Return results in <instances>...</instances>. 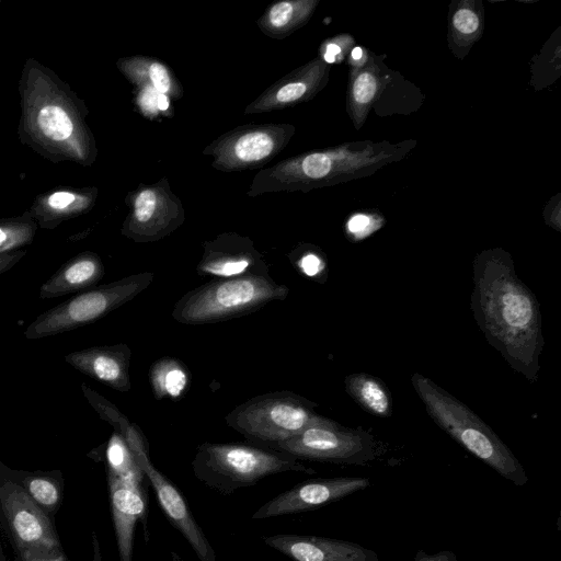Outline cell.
<instances>
[{
    "instance_id": "obj_36",
    "label": "cell",
    "mask_w": 561,
    "mask_h": 561,
    "mask_svg": "<svg viewBox=\"0 0 561 561\" xmlns=\"http://www.w3.org/2000/svg\"><path fill=\"white\" fill-rule=\"evenodd\" d=\"M20 256V254H0V274L10 270L19 261Z\"/></svg>"
},
{
    "instance_id": "obj_11",
    "label": "cell",
    "mask_w": 561,
    "mask_h": 561,
    "mask_svg": "<svg viewBox=\"0 0 561 561\" xmlns=\"http://www.w3.org/2000/svg\"><path fill=\"white\" fill-rule=\"evenodd\" d=\"M184 219L181 201L162 179L135 192L123 233L136 242H154L171 234Z\"/></svg>"
},
{
    "instance_id": "obj_30",
    "label": "cell",
    "mask_w": 561,
    "mask_h": 561,
    "mask_svg": "<svg viewBox=\"0 0 561 561\" xmlns=\"http://www.w3.org/2000/svg\"><path fill=\"white\" fill-rule=\"evenodd\" d=\"M454 26L462 34H471L477 31L479 19L473 11L460 9L454 15Z\"/></svg>"
},
{
    "instance_id": "obj_17",
    "label": "cell",
    "mask_w": 561,
    "mask_h": 561,
    "mask_svg": "<svg viewBox=\"0 0 561 561\" xmlns=\"http://www.w3.org/2000/svg\"><path fill=\"white\" fill-rule=\"evenodd\" d=\"M130 358L131 350L125 343L91 346L64 356L65 362L78 371L121 392L131 388Z\"/></svg>"
},
{
    "instance_id": "obj_38",
    "label": "cell",
    "mask_w": 561,
    "mask_h": 561,
    "mask_svg": "<svg viewBox=\"0 0 561 561\" xmlns=\"http://www.w3.org/2000/svg\"><path fill=\"white\" fill-rule=\"evenodd\" d=\"M352 57L354 59H359L362 57V49L359 47H355L352 51Z\"/></svg>"
},
{
    "instance_id": "obj_39",
    "label": "cell",
    "mask_w": 561,
    "mask_h": 561,
    "mask_svg": "<svg viewBox=\"0 0 561 561\" xmlns=\"http://www.w3.org/2000/svg\"><path fill=\"white\" fill-rule=\"evenodd\" d=\"M171 561H185L175 551L171 552Z\"/></svg>"
},
{
    "instance_id": "obj_10",
    "label": "cell",
    "mask_w": 561,
    "mask_h": 561,
    "mask_svg": "<svg viewBox=\"0 0 561 561\" xmlns=\"http://www.w3.org/2000/svg\"><path fill=\"white\" fill-rule=\"evenodd\" d=\"M123 438L136 463L152 485L157 501L170 524L186 539L199 561H218L214 548L194 518L181 491L152 465L147 439L138 425L133 424Z\"/></svg>"
},
{
    "instance_id": "obj_7",
    "label": "cell",
    "mask_w": 561,
    "mask_h": 561,
    "mask_svg": "<svg viewBox=\"0 0 561 561\" xmlns=\"http://www.w3.org/2000/svg\"><path fill=\"white\" fill-rule=\"evenodd\" d=\"M271 448L298 460L348 465L366 463L378 454V444L371 434L344 427L330 419L313 424Z\"/></svg>"
},
{
    "instance_id": "obj_12",
    "label": "cell",
    "mask_w": 561,
    "mask_h": 561,
    "mask_svg": "<svg viewBox=\"0 0 561 561\" xmlns=\"http://www.w3.org/2000/svg\"><path fill=\"white\" fill-rule=\"evenodd\" d=\"M369 485L370 480L362 477L307 480L268 500L253 513L252 518L264 519L317 510Z\"/></svg>"
},
{
    "instance_id": "obj_23",
    "label": "cell",
    "mask_w": 561,
    "mask_h": 561,
    "mask_svg": "<svg viewBox=\"0 0 561 561\" xmlns=\"http://www.w3.org/2000/svg\"><path fill=\"white\" fill-rule=\"evenodd\" d=\"M149 381L157 400H180L191 383V373L181 362L172 357H162L152 363Z\"/></svg>"
},
{
    "instance_id": "obj_31",
    "label": "cell",
    "mask_w": 561,
    "mask_h": 561,
    "mask_svg": "<svg viewBox=\"0 0 561 561\" xmlns=\"http://www.w3.org/2000/svg\"><path fill=\"white\" fill-rule=\"evenodd\" d=\"M347 229L350 233L356 236L357 238H363L364 236L370 233L375 228L371 222L370 217L358 214L353 216L347 222Z\"/></svg>"
},
{
    "instance_id": "obj_5",
    "label": "cell",
    "mask_w": 561,
    "mask_h": 561,
    "mask_svg": "<svg viewBox=\"0 0 561 561\" xmlns=\"http://www.w3.org/2000/svg\"><path fill=\"white\" fill-rule=\"evenodd\" d=\"M317 403L291 391L253 397L225 416L228 426L247 439L270 448L328 417L316 413Z\"/></svg>"
},
{
    "instance_id": "obj_2",
    "label": "cell",
    "mask_w": 561,
    "mask_h": 561,
    "mask_svg": "<svg viewBox=\"0 0 561 561\" xmlns=\"http://www.w3.org/2000/svg\"><path fill=\"white\" fill-rule=\"evenodd\" d=\"M411 382L427 414L443 431L515 485L528 482L524 467L511 449L465 403L420 373L412 375Z\"/></svg>"
},
{
    "instance_id": "obj_32",
    "label": "cell",
    "mask_w": 561,
    "mask_h": 561,
    "mask_svg": "<svg viewBox=\"0 0 561 561\" xmlns=\"http://www.w3.org/2000/svg\"><path fill=\"white\" fill-rule=\"evenodd\" d=\"M413 561H458V558L456 553L450 550L428 553L421 549L415 553Z\"/></svg>"
},
{
    "instance_id": "obj_24",
    "label": "cell",
    "mask_w": 561,
    "mask_h": 561,
    "mask_svg": "<svg viewBox=\"0 0 561 561\" xmlns=\"http://www.w3.org/2000/svg\"><path fill=\"white\" fill-rule=\"evenodd\" d=\"M107 472L129 476L141 472L125 439L114 431L106 445Z\"/></svg>"
},
{
    "instance_id": "obj_6",
    "label": "cell",
    "mask_w": 561,
    "mask_h": 561,
    "mask_svg": "<svg viewBox=\"0 0 561 561\" xmlns=\"http://www.w3.org/2000/svg\"><path fill=\"white\" fill-rule=\"evenodd\" d=\"M153 278L152 272H142L81 291L37 316L24 335L38 340L95 322L138 296Z\"/></svg>"
},
{
    "instance_id": "obj_15",
    "label": "cell",
    "mask_w": 561,
    "mask_h": 561,
    "mask_svg": "<svg viewBox=\"0 0 561 561\" xmlns=\"http://www.w3.org/2000/svg\"><path fill=\"white\" fill-rule=\"evenodd\" d=\"M114 528L121 561H131L134 531L141 522L146 540L147 530V478L144 472L117 476L107 472Z\"/></svg>"
},
{
    "instance_id": "obj_13",
    "label": "cell",
    "mask_w": 561,
    "mask_h": 561,
    "mask_svg": "<svg viewBox=\"0 0 561 561\" xmlns=\"http://www.w3.org/2000/svg\"><path fill=\"white\" fill-rule=\"evenodd\" d=\"M3 510L22 553L53 557L60 553L58 539L33 499L13 483L4 485Z\"/></svg>"
},
{
    "instance_id": "obj_21",
    "label": "cell",
    "mask_w": 561,
    "mask_h": 561,
    "mask_svg": "<svg viewBox=\"0 0 561 561\" xmlns=\"http://www.w3.org/2000/svg\"><path fill=\"white\" fill-rule=\"evenodd\" d=\"M317 3L316 0L275 2L259 19L257 26L268 37L285 38L310 19Z\"/></svg>"
},
{
    "instance_id": "obj_29",
    "label": "cell",
    "mask_w": 561,
    "mask_h": 561,
    "mask_svg": "<svg viewBox=\"0 0 561 561\" xmlns=\"http://www.w3.org/2000/svg\"><path fill=\"white\" fill-rule=\"evenodd\" d=\"M377 91V80L370 72L360 73L353 84V98L358 104L369 103Z\"/></svg>"
},
{
    "instance_id": "obj_3",
    "label": "cell",
    "mask_w": 561,
    "mask_h": 561,
    "mask_svg": "<svg viewBox=\"0 0 561 561\" xmlns=\"http://www.w3.org/2000/svg\"><path fill=\"white\" fill-rule=\"evenodd\" d=\"M192 470L203 484L224 495L252 486L268 476L316 472L295 457L273 448L210 442L197 446Z\"/></svg>"
},
{
    "instance_id": "obj_33",
    "label": "cell",
    "mask_w": 561,
    "mask_h": 561,
    "mask_svg": "<svg viewBox=\"0 0 561 561\" xmlns=\"http://www.w3.org/2000/svg\"><path fill=\"white\" fill-rule=\"evenodd\" d=\"M73 199L75 196L68 192H57L49 197L48 203L56 209H62L71 204Z\"/></svg>"
},
{
    "instance_id": "obj_25",
    "label": "cell",
    "mask_w": 561,
    "mask_h": 561,
    "mask_svg": "<svg viewBox=\"0 0 561 561\" xmlns=\"http://www.w3.org/2000/svg\"><path fill=\"white\" fill-rule=\"evenodd\" d=\"M37 123L41 130L54 140H64L72 131V123L62 108L48 105L41 110Z\"/></svg>"
},
{
    "instance_id": "obj_26",
    "label": "cell",
    "mask_w": 561,
    "mask_h": 561,
    "mask_svg": "<svg viewBox=\"0 0 561 561\" xmlns=\"http://www.w3.org/2000/svg\"><path fill=\"white\" fill-rule=\"evenodd\" d=\"M290 263L305 277L319 283L327 279V263L323 256L314 250L295 249L288 254Z\"/></svg>"
},
{
    "instance_id": "obj_1",
    "label": "cell",
    "mask_w": 561,
    "mask_h": 561,
    "mask_svg": "<svg viewBox=\"0 0 561 561\" xmlns=\"http://www.w3.org/2000/svg\"><path fill=\"white\" fill-rule=\"evenodd\" d=\"M472 279L471 310L485 339L516 373L537 381L545 342L536 297L500 251L474 260Z\"/></svg>"
},
{
    "instance_id": "obj_8",
    "label": "cell",
    "mask_w": 561,
    "mask_h": 561,
    "mask_svg": "<svg viewBox=\"0 0 561 561\" xmlns=\"http://www.w3.org/2000/svg\"><path fill=\"white\" fill-rule=\"evenodd\" d=\"M294 134L288 123L248 124L221 135L203 153L211 156V167L222 172L257 169L273 160Z\"/></svg>"
},
{
    "instance_id": "obj_28",
    "label": "cell",
    "mask_w": 561,
    "mask_h": 561,
    "mask_svg": "<svg viewBox=\"0 0 561 561\" xmlns=\"http://www.w3.org/2000/svg\"><path fill=\"white\" fill-rule=\"evenodd\" d=\"M138 104L144 115L153 117L159 113L168 112L170 99L152 89H140Z\"/></svg>"
},
{
    "instance_id": "obj_16",
    "label": "cell",
    "mask_w": 561,
    "mask_h": 561,
    "mask_svg": "<svg viewBox=\"0 0 561 561\" xmlns=\"http://www.w3.org/2000/svg\"><path fill=\"white\" fill-rule=\"evenodd\" d=\"M262 539L266 546L294 561H379L376 551L346 540L296 534H279Z\"/></svg>"
},
{
    "instance_id": "obj_14",
    "label": "cell",
    "mask_w": 561,
    "mask_h": 561,
    "mask_svg": "<svg viewBox=\"0 0 561 561\" xmlns=\"http://www.w3.org/2000/svg\"><path fill=\"white\" fill-rule=\"evenodd\" d=\"M196 266L202 277L233 278L247 274H268V266L253 241L237 232H224L203 244Z\"/></svg>"
},
{
    "instance_id": "obj_19",
    "label": "cell",
    "mask_w": 561,
    "mask_h": 561,
    "mask_svg": "<svg viewBox=\"0 0 561 561\" xmlns=\"http://www.w3.org/2000/svg\"><path fill=\"white\" fill-rule=\"evenodd\" d=\"M105 268L94 253H83L65 263L39 288L43 299L76 294L95 287L103 278Z\"/></svg>"
},
{
    "instance_id": "obj_9",
    "label": "cell",
    "mask_w": 561,
    "mask_h": 561,
    "mask_svg": "<svg viewBox=\"0 0 561 561\" xmlns=\"http://www.w3.org/2000/svg\"><path fill=\"white\" fill-rule=\"evenodd\" d=\"M355 165V157L344 149L312 151L262 169L248 191L251 197L265 193L308 191Z\"/></svg>"
},
{
    "instance_id": "obj_37",
    "label": "cell",
    "mask_w": 561,
    "mask_h": 561,
    "mask_svg": "<svg viewBox=\"0 0 561 561\" xmlns=\"http://www.w3.org/2000/svg\"><path fill=\"white\" fill-rule=\"evenodd\" d=\"M23 558L25 561H66L61 553L53 557H38L28 553H23Z\"/></svg>"
},
{
    "instance_id": "obj_35",
    "label": "cell",
    "mask_w": 561,
    "mask_h": 561,
    "mask_svg": "<svg viewBox=\"0 0 561 561\" xmlns=\"http://www.w3.org/2000/svg\"><path fill=\"white\" fill-rule=\"evenodd\" d=\"M341 47L336 43H329L325 46L323 61L328 64L334 62L336 60V57L341 54Z\"/></svg>"
},
{
    "instance_id": "obj_4",
    "label": "cell",
    "mask_w": 561,
    "mask_h": 561,
    "mask_svg": "<svg viewBox=\"0 0 561 561\" xmlns=\"http://www.w3.org/2000/svg\"><path fill=\"white\" fill-rule=\"evenodd\" d=\"M288 294L289 288L275 283L270 274L211 279L183 295L171 316L183 324L216 323L255 312Z\"/></svg>"
},
{
    "instance_id": "obj_34",
    "label": "cell",
    "mask_w": 561,
    "mask_h": 561,
    "mask_svg": "<svg viewBox=\"0 0 561 561\" xmlns=\"http://www.w3.org/2000/svg\"><path fill=\"white\" fill-rule=\"evenodd\" d=\"M21 240L22 238L14 237L8 233L5 229L0 227V254L2 250L18 245Z\"/></svg>"
},
{
    "instance_id": "obj_27",
    "label": "cell",
    "mask_w": 561,
    "mask_h": 561,
    "mask_svg": "<svg viewBox=\"0 0 561 561\" xmlns=\"http://www.w3.org/2000/svg\"><path fill=\"white\" fill-rule=\"evenodd\" d=\"M28 495L44 507H55L59 501V491L54 480L47 477L31 476L24 480Z\"/></svg>"
},
{
    "instance_id": "obj_20",
    "label": "cell",
    "mask_w": 561,
    "mask_h": 561,
    "mask_svg": "<svg viewBox=\"0 0 561 561\" xmlns=\"http://www.w3.org/2000/svg\"><path fill=\"white\" fill-rule=\"evenodd\" d=\"M122 70L140 89H152L169 99H180L183 94L182 85L172 70L159 59L131 57L122 62Z\"/></svg>"
},
{
    "instance_id": "obj_22",
    "label": "cell",
    "mask_w": 561,
    "mask_h": 561,
    "mask_svg": "<svg viewBox=\"0 0 561 561\" xmlns=\"http://www.w3.org/2000/svg\"><path fill=\"white\" fill-rule=\"evenodd\" d=\"M346 392L367 412L388 417L392 412V399L386 385L368 374L356 373L345 377Z\"/></svg>"
},
{
    "instance_id": "obj_18",
    "label": "cell",
    "mask_w": 561,
    "mask_h": 561,
    "mask_svg": "<svg viewBox=\"0 0 561 561\" xmlns=\"http://www.w3.org/2000/svg\"><path fill=\"white\" fill-rule=\"evenodd\" d=\"M325 62L320 59L291 71L268 87L244 110V114H261L297 105L319 90L325 76Z\"/></svg>"
}]
</instances>
